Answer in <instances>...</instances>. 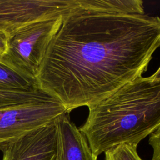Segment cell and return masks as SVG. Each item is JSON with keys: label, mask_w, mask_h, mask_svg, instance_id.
<instances>
[{"label": "cell", "mask_w": 160, "mask_h": 160, "mask_svg": "<svg viewBox=\"0 0 160 160\" xmlns=\"http://www.w3.org/2000/svg\"><path fill=\"white\" fill-rule=\"evenodd\" d=\"M9 38V36L6 32L0 30V58L7 50Z\"/></svg>", "instance_id": "cell-12"}, {"label": "cell", "mask_w": 160, "mask_h": 160, "mask_svg": "<svg viewBox=\"0 0 160 160\" xmlns=\"http://www.w3.org/2000/svg\"><path fill=\"white\" fill-rule=\"evenodd\" d=\"M149 144L153 150L151 160H160V125L149 135Z\"/></svg>", "instance_id": "cell-11"}, {"label": "cell", "mask_w": 160, "mask_h": 160, "mask_svg": "<svg viewBox=\"0 0 160 160\" xmlns=\"http://www.w3.org/2000/svg\"><path fill=\"white\" fill-rule=\"evenodd\" d=\"M78 0H0V30L11 36L34 22L73 15Z\"/></svg>", "instance_id": "cell-5"}, {"label": "cell", "mask_w": 160, "mask_h": 160, "mask_svg": "<svg viewBox=\"0 0 160 160\" xmlns=\"http://www.w3.org/2000/svg\"><path fill=\"white\" fill-rule=\"evenodd\" d=\"M58 150L54 160H98L84 135L66 112L56 120Z\"/></svg>", "instance_id": "cell-7"}, {"label": "cell", "mask_w": 160, "mask_h": 160, "mask_svg": "<svg viewBox=\"0 0 160 160\" xmlns=\"http://www.w3.org/2000/svg\"><path fill=\"white\" fill-rule=\"evenodd\" d=\"M63 19L43 20L21 29L9 37L7 50L0 59L36 79L49 44Z\"/></svg>", "instance_id": "cell-3"}, {"label": "cell", "mask_w": 160, "mask_h": 160, "mask_svg": "<svg viewBox=\"0 0 160 160\" xmlns=\"http://www.w3.org/2000/svg\"><path fill=\"white\" fill-rule=\"evenodd\" d=\"M66 112V107L57 99L0 108V150Z\"/></svg>", "instance_id": "cell-4"}, {"label": "cell", "mask_w": 160, "mask_h": 160, "mask_svg": "<svg viewBox=\"0 0 160 160\" xmlns=\"http://www.w3.org/2000/svg\"><path fill=\"white\" fill-rule=\"evenodd\" d=\"M137 145L122 144L104 152V160H143L138 154Z\"/></svg>", "instance_id": "cell-10"}, {"label": "cell", "mask_w": 160, "mask_h": 160, "mask_svg": "<svg viewBox=\"0 0 160 160\" xmlns=\"http://www.w3.org/2000/svg\"><path fill=\"white\" fill-rule=\"evenodd\" d=\"M56 99L40 89L32 91H12L0 89V108L35 101H44Z\"/></svg>", "instance_id": "cell-9"}, {"label": "cell", "mask_w": 160, "mask_h": 160, "mask_svg": "<svg viewBox=\"0 0 160 160\" xmlns=\"http://www.w3.org/2000/svg\"><path fill=\"white\" fill-rule=\"evenodd\" d=\"M39 89L35 78L12 68L0 59V89L32 91Z\"/></svg>", "instance_id": "cell-8"}, {"label": "cell", "mask_w": 160, "mask_h": 160, "mask_svg": "<svg viewBox=\"0 0 160 160\" xmlns=\"http://www.w3.org/2000/svg\"><path fill=\"white\" fill-rule=\"evenodd\" d=\"M88 108L79 129L96 156L122 144L138 146L160 125V79L140 76Z\"/></svg>", "instance_id": "cell-2"}, {"label": "cell", "mask_w": 160, "mask_h": 160, "mask_svg": "<svg viewBox=\"0 0 160 160\" xmlns=\"http://www.w3.org/2000/svg\"><path fill=\"white\" fill-rule=\"evenodd\" d=\"M159 47L158 16H70L64 18L49 44L37 83L70 112L142 76Z\"/></svg>", "instance_id": "cell-1"}, {"label": "cell", "mask_w": 160, "mask_h": 160, "mask_svg": "<svg viewBox=\"0 0 160 160\" xmlns=\"http://www.w3.org/2000/svg\"><path fill=\"white\" fill-rule=\"evenodd\" d=\"M152 79H160V67L154 73L152 76H150Z\"/></svg>", "instance_id": "cell-13"}, {"label": "cell", "mask_w": 160, "mask_h": 160, "mask_svg": "<svg viewBox=\"0 0 160 160\" xmlns=\"http://www.w3.org/2000/svg\"><path fill=\"white\" fill-rule=\"evenodd\" d=\"M56 120L8 144L1 150L2 160H54L58 144Z\"/></svg>", "instance_id": "cell-6"}]
</instances>
